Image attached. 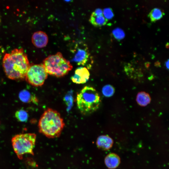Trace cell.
<instances>
[{"instance_id":"1","label":"cell","mask_w":169,"mask_h":169,"mask_svg":"<svg viewBox=\"0 0 169 169\" xmlns=\"http://www.w3.org/2000/svg\"><path fill=\"white\" fill-rule=\"evenodd\" d=\"M2 64L6 75L12 80L25 78L30 66L27 55L21 48L15 49L10 53H6Z\"/></svg>"},{"instance_id":"2","label":"cell","mask_w":169,"mask_h":169,"mask_svg":"<svg viewBox=\"0 0 169 169\" xmlns=\"http://www.w3.org/2000/svg\"><path fill=\"white\" fill-rule=\"evenodd\" d=\"M64 125L63 119L60 113L50 108L44 111L38 123L39 132L49 138L58 136Z\"/></svg>"},{"instance_id":"3","label":"cell","mask_w":169,"mask_h":169,"mask_svg":"<svg viewBox=\"0 0 169 169\" xmlns=\"http://www.w3.org/2000/svg\"><path fill=\"white\" fill-rule=\"evenodd\" d=\"M101 102L100 97L96 90L89 86H84L77 94V106L81 113L89 115L96 111Z\"/></svg>"},{"instance_id":"4","label":"cell","mask_w":169,"mask_h":169,"mask_svg":"<svg viewBox=\"0 0 169 169\" xmlns=\"http://www.w3.org/2000/svg\"><path fill=\"white\" fill-rule=\"evenodd\" d=\"M42 64L48 74L59 77L66 75L73 68L70 62L59 52L49 56L44 60Z\"/></svg>"},{"instance_id":"5","label":"cell","mask_w":169,"mask_h":169,"mask_svg":"<svg viewBox=\"0 0 169 169\" xmlns=\"http://www.w3.org/2000/svg\"><path fill=\"white\" fill-rule=\"evenodd\" d=\"M36 140V134L32 133L18 134L13 137L12 143L13 148L19 159H22L25 154L33 155Z\"/></svg>"},{"instance_id":"6","label":"cell","mask_w":169,"mask_h":169,"mask_svg":"<svg viewBox=\"0 0 169 169\" xmlns=\"http://www.w3.org/2000/svg\"><path fill=\"white\" fill-rule=\"evenodd\" d=\"M48 77V74L42 64L30 65L25 79L31 85L38 87L42 85Z\"/></svg>"},{"instance_id":"7","label":"cell","mask_w":169,"mask_h":169,"mask_svg":"<svg viewBox=\"0 0 169 169\" xmlns=\"http://www.w3.org/2000/svg\"><path fill=\"white\" fill-rule=\"evenodd\" d=\"M74 49L71 51L74 54L72 61L78 65H86L89 60L90 54L87 45L82 43L75 44Z\"/></svg>"},{"instance_id":"8","label":"cell","mask_w":169,"mask_h":169,"mask_svg":"<svg viewBox=\"0 0 169 169\" xmlns=\"http://www.w3.org/2000/svg\"><path fill=\"white\" fill-rule=\"evenodd\" d=\"M90 73L86 67H80L76 69L74 74L71 77L72 82L77 84H83L89 80Z\"/></svg>"},{"instance_id":"9","label":"cell","mask_w":169,"mask_h":169,"mask_svg":"<svg viewBox=\"0 0 169 169\" xmlns=\"http://www.w3.org/2000/svg\"><path fill=\"white\" fill-rule=\"evenodd\" d=\"M31 40L33 45L36 47L42 48L47 45L48 37L44 32L41 31H37L33 34Z\"/></svg>"},{"instance_id":"10","label":"cell","mask_w":169,"mask_h":169,"mask_svg":"<svg viewBox=\"0 0 169 169\" xmlns=\"http://www.w3.org/2000/svg\"><path fill=\"white\" fill-rule=\"evenodd\" d=\"M113 143L112 139L107 135L99 136L96 141V144L98 147L104 150H107L110 148Z\"/></svg>"},{"instance_id":"11","label":"cell","mask_w":169,"mask_h":169,"mask_svg":"<svg viewBox=\"0 0 169 169\" xmlns=\"http://www.w3.org/2000/svg\"><path fill=\"white\" fill-rule=\"evenodd\" d=\"M106 166L110 169H114L117 167L120 163V158L119 156L114 153H110L107 155L105 160Z\"/></svg>"},{"instance_id":"12","label":"cell","mask_w":169,"mask_h":169,"mask_svg":"<svg viewBox=\"0 0 169 169\" xmlns=\"http://www.w3.org/2000/svg\"><path fill=\"white\" fill-rule=\"evenodd\" d=\"M108 20L103 14H97L93 12L92 13L89 19L90 22L94 26L100 27L105 25Z\"/></svg>"},{"instance_id":"13","label":"cell","mask_w":169,"mask_h":169,"mask_svg":"<svg viewBox=\"0 0 169 169\" xmlns=\"http://www.w3.org/2000/svg\"><path fill=\"white\" fill-rule=\"evenodd\" d=\"M136 101L140 105L145 106L150 102L151 98L148 94L145 92H142L139 93L137 95Z\"/></svg>"},{"instance_id":"14","label":"cell","mask_w":169,"mask_h":169,"mask_svg":"<svg viewBox=\"0 0 169 169\" xmlns=\"http://www.w3.org/2000/svg\"><path fill=\"white\" fill-rule=\"evenodd\" d=\"M164 14L163 12L161 9L155 8L150 12L149 17L151 21L154 22L161 19Z\"/></svg>"},{"instance_id":"15","label":"cell","mask_w":169,"mask_h":169,"mask_svg":"<svg viewBox=\"0 0 169 169\" xmlns=\"http://www.w3.org/2000/svg\"><path fill=\"white\" fill-rule=\"evenodd\" d=\"M15 116L18 120L22 122L26 121L28 118V113L22 109L17 110L15 113Z\"/></svg>"},{"instance_id":"16","label":"cell","mask_w":169,"mask_h":169,"mask_svg":"<svg viewBox=\"0 0 169 169\" xmlns=\"http://www.w3.org/2000/svg\"><path fill=\"white\" fill-rule=\"evenodd\" d=\"M19 97L20 100L23 102L28 103L31 100V96L29 92L27 90H23L19 94Z\"/></svg>"},{"instance_id":"17","label":"cell","mask_w":169,"mask_h":169,"mask_svg":"<svg viewBox=\"0 0 169 169\" xmlns=\"http://www.w3.org/2000/svg\"><path fill=\"white\" fill-rule=\"evenodd\" d=\"M115 89L111 85H106L104 86L102 89V92L103 95L107 97L112 96L114 94Z\"/></svg>"},{"instance_id":"18","label":"cell","mask_w":169,"mask_h":169,"mask_svg":"<svg viewBox=\"0 0 169 169\" xmlns=\"http://www.w3.org/2000/svg\"><path fill=\"white\" fill-rule=\"evenodd\" d=\"M112 33L114 38L118 40L122 39L125 36L124 31L119 28H116L114 29Z\"/></svg>"},{"instance_id":"19","label":"cell","mask_w":169,"mask_h":169,"mask_svg":"<svg viewBox=\"0 0 169 169\" xmlns=\"http://www.w3.org/2000/svg\"><path fill=\"white\" fill-rule=\"evenodd\" d=\"M103 12V16L107 20L111 19L114 16L112 10L110 8H104Z\"/></svg>"},{"instance_id":"20","label":"cell","mask_w":169,"mask_h":169,"mask_svg":"<svg viewBox=\"0 0 169 169\" xmlns=\"http://www.w3.org/2000/svg\"><path fill=\"white\" fill-rule=\"evenodd\" d=\"M166 68L167 69H168V67H169V60H168L166 63Z\"/></svg>"}]
</instances>
